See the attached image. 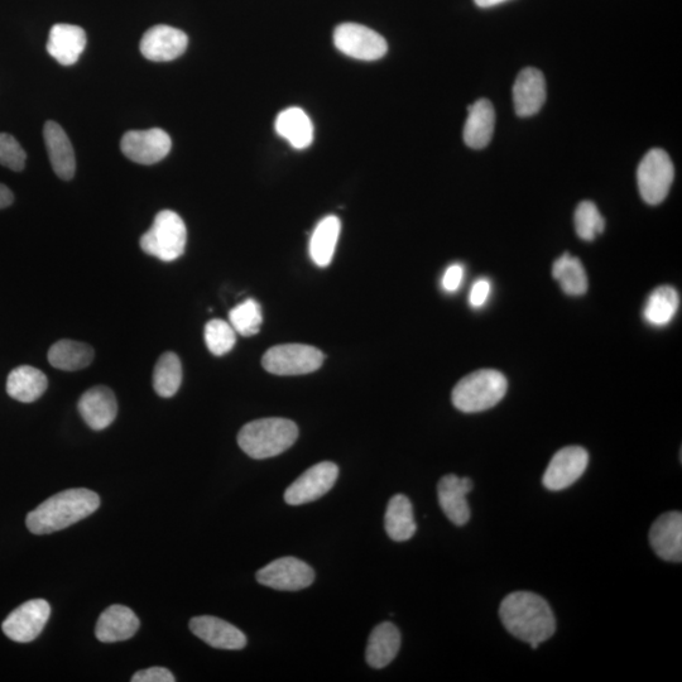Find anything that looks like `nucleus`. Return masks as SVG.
I'll use <instances>...</instances> for the list:
<instances>
[{"label":"nucleus","instance_id":"f257e3e1","mask_svg":"<svg viewBox=\"0 0 682 682\" xmlns=\"http://www.w3.org/2000/svg\"><path fill=\"white\" fill-rule=\"evenodd\" d=\"M499 617L507 631L518 640L530 643L532 650L550 640L556 631L555 616L549 603L533 593L509 594L499 608Z\"/></svg>","mask_w":682,"mask_h":682},{"label":"nucleus","instance_id":"f03ea898","mask_svg":"<svg viewBox=\"0 0 682 682\" xmlns=\"http://www.w3.org/2000/svg\"><path fill=\"white\" fill-rule=\"evenodd\" d=\"M99 507L100 498L95 492L85 488L67 489L28 513L26 525L33 535H50L85 520Z\"/></svg>","mask_w":682,"mask_h":682},{"label":"nucleus","instance_id":"7ed1b4c3","mask_svg":"<svg viewBox=\"0 0 682 682\" xmlns=\"http://www.w3.org/2000/svg\"><path fill=\"white\" fill-rule=\"evenodd\" d=\"M297 437L299 427L294 421L271 417L244 425L238 434V445L252 459L263 460L285 453Z\"/></svg>","mask_w":682,"mask_h":682},{"label":"nucleus","instance_id":"20e7f679","mask_svg":"<svg viewBox=\"0 0 682 682\" xmlns=\"http://www.w3.org/2000/svg\"><path fill=\"white\" fill-rule=\"evenodd\" d=\"M508 383L501 372L482 369L456 384L451 400L459 411L477 413L489 410L506 396Z\"/></svg>","mask_w":682,"mask_h":682},{"label":"nucleus","instance_id":"39448f33","mask_svg":"<svg viewBox=\"0 0 682 682\" xmlns=\"http://www.w3.org/2000/svg\"><path fill=\"white\" fill-rule=\"evenodd\" d=\"M186 242L187 229L184 220L175 211L162 210L139 243L148 256L163 262H174L184 254Z\"/></svg>","mask_w":682,"mask_h":682},{"label":"nucleus","instance_id":"423d86ee","mask_svg":"<svg viewBox=\"0 0 682 682\" xmlns=\"http://www.w3.org/2000/svg\"><path fill=\"white\" fill-rule=\"evenodd\" d=\"M324 360V353L311 345L283 344L267 350L262 364L276 376H302L318 371Z\"/></svg>","mask_w":682,"mask_h":682},{"label":"nucleus","instance_id":"0eeeda50","mask_svg":"<svg viewBox=\"0 0 682 682\" xmlns=\"http://www.w3.org/2000/svg\"><path fill=\"white\" fill-rule=\"evenodd\" d=\"M674 175V165L664 150L655 148L648 152L637 171L642 199L650 205L661 204L669 195Z\"/></svg>","mask_w":682,"mask_h":682},{"label":"nucleus","instance_id":"6e6552de","mask_svg":"<svg viewBox=\"0 0 682 682\" xmlns=\"http://www.w3.org/2000/svg\"><path fill=\"white\" fill-rule=\"evenodd\" d=\"M334 43L344 55L362 61L382 59L388 51L387 41L379 33L357 23L339 24Z\"/></svg>","mask_w":682,"mask_h":682},{"label":"nucleus","instance_id":"1a4fd4ad","mask_svg":"<svg viewBox=\"0 0 682 682\" xmlns=\"http://www.w3.org/2000/svg\"><path fill=\"white\" fill-rule=\"evenodd\" d=\"M314 580L315 571L311 566L292 556L272 561L257 573L259 584L281 592H299L310 587Z\"/></svg>","mask_w":682,"mask_h":682},{"label":"nucleus","instance_id":"9d476101","mask_svg":"<svg viewBox=\"0 0 682 682\" xmlns=\"http://www.w3.org/2000/svg\"><path fill=\"white\" fill-rule=\"evenodd\" d=\"M338 477V465L331 461L316 464L286 489L285 502L290 506H301L318 501L333 489Z\"/></svg>","mask_w":682,"mask_h":682},{"label":"nucleus","instance_id":"9b49d317","mask_svg":"<svg viewBox=\"0 0 682 682\" xmlns=\"http://www.w3.org/2000/svg\"><path fill=\"white\" fill-rule=\"evenodd\" d=\"M51 616V607L45 599H33L14 609L2 624L4 635L18 643L35 641L41 635Z\"/></svg>","mask_w":682,"mask_h":682},{"label":"nucleus","instance_id":"f8f14e48","mask_svg":"<svg viewBox=\"0 0 682 682\" xmlns=\"http://www.w3.org/2000/svg\"><path fill=\"white\" fill-rule=\"evenodd\" d=\"M171 147V137L160 128L128 132L120 142L123 155L128 160L147 166L162 161L170 153Z\"/></svg>","mask_w":682,"mask_h":682},{"label":"nucleus","instance_id":"ddd939ff","mask_svg":"<svg viewBox=\"0 0 682 682\" xmlns=\"http://www.w3.org/2000/svg\"><path fill=\"white\" fill-rule=\"evenodd\" d=\"M588 464V451L580 446H568L557 451L544 475L545 488L554 492L569 488L585 473Z\"/></svg>","mask_w":682,"mask_h":682},{"label":"nucleus","instance_id":"4468645a","mask_svg":"<svg viewBox=\"0 0 682 682\" xmlns=\"http://www.w3.org/2000/svg\"><path fill=\"white\" fill-rule=\"evenodd\" d=\"M187 45L189 37L185 32L166 24H157L144 33L139 48L147 60L167 62L184 55Z\"/></svg>","mask_w":682,"mask_h":682},{"label":"nucleus","instance_id":"2eb2a0df","mask_svg":"<svg viewBox=\"0 0 682 682\" xmlns=\"http://www.w3.org/2000/svg\"><path fill=\"white\" fill-rule=\"evenodd\" d=\"M474 483L470 478H459L448 474L441 478L437 485V496L445 516L456 526L467 525L470 520V508L467 496L473 491Z\"/></svg>","mask_w":682,"mask_h":682},{"label":"nucleus","instance_id":"dca6fc26","mask_svg":"<svg viewBox=\"0 0 682 682\" xmlns=\"http://www.w3.org/2000/svg\"><path fill=\"white\" fill-rule=\"evenodd\" d=\"M191 632L201 641L219 650L237 651L247 646V637L240 629L223 619L201 616L190 621Z\"/></svg>","mask_w":682,"mask_h":682},{"label":"nucleus","instance_id":"f3484780","mask_svg":"<svg viewBox=\"0 0 682 682\" xmlns=\"http://www.w3.org/2000/svg\"><path fill=\"white\" fill-rule=\"evenodd\" d=\"M78 408L91 430L107 429L117 419V398L112 389L105 386H96L86 391L80 398Z\"/></svg>","mask_w":682,"mask_h":682},{"label":"nucleus","instance_id":"a211bd4d","mask_svg":"<svg viewBox=\"0 0 682 682\" xmlns=\"http://www.w3.org/2000/svg\"><path fill=\"white\" fill-rule=\"evenodd\" d=\"M650 542L653 551L662 560L671 563L682 561V515L680 512H669L657 518L650 531Z\"/></svg>","mask_w":682,"mask_h":682},{"label":"nucleus","instance_id":"6ab92c4d","mask_svg":"<svg viewBox=\"0 0 682 682\" xmlns=\"http://www.w3.org/2000/svg\"><path fill=\"white\" fill-rule=\"evenodd\" d=\"M546 100V83L542 72L527 67L522 70L513 86V103L520 117H532L540 112Z\"/></svg>","mask_w":682,"mask_h":682},{"label":"nucleus","instance_id":"aec40b11","mask_svg":"<svg viewBox=\"0 0 682 682\" xmlns=\"http://www.w3.org/2000/svg\"><path fill=\"white\" fill-rule=\"evenodd\" d=\"M139 626L141 623L131 608L115 604L105 609L99 617L95 636L103 643L127 641L136 635Z\"/></svg>","mask_w":682,"mask_h":682},{"label":"nucleus","instance_id":"412c9836","mask_svg":"<svg viewBox=\"0 0 682 682\" xmlns=\"http://www.w3.org/2000/svg\"><path fill=\"white\" fill-rule=\"evenodd\" d=\"M86 33L74 24L59 23L51 28L47 52L59 64L71 66L79 61L86 47Z\"/></svg>","mask_w":682,"mask_h":682},{"label":"nucleus","instance_id":"4be33fe9","mask_svg":"<svg viewBox=\"0 0 682 682\" xmlns=\"http://www.w3.org/2000/svg\"><path fill=\"white\" fill-rule=\"evenodd\" d=\"M48 157L55 174L61 180L69 181L74 177L76 158L69 137L59 123L47 122L43 128Z\"/></svg>","mask_w":682,"mask_h":682},{"label":"nucleus","instance_id":"5701e85b","mask_svg":"<svg viewBox=\"0 0 682 682\" xmlns=\"http://www.w3.org/2000/svg\"><path fill=\"white\" fill-rule=\"evenodd\" d=\"M464 127V142L473 150H482L492 141L496 113L491 102L480 99L470 105Z\"/></svg>","mask_w":682,"mask_h":682},{"label":"nucleus","instance_id":"b1692460","mask_svg":"<svg viewBox=\"0 0 682 682\" xmlns=\"http://www.w3.org/2000/svg\"><path fill=\"white\" fill-rule=\"evenodd\" d=\"M401 647V633L395 624L384 622L369 637L365 660L374 669H383L396 659Z\"/></svg>","mask_w":682,"mask_h":682},{"label":"nucleus","instance_id":"393cba45","mask_svg":"<svg viewBox=\"0 0 682 682\" xmlns=\"http://www.w3.org/2000/svg\"><path fill=\"white\" fill-rule=\"evenodd\" d=\"M47 387L45 374L30 365L13 369L7 379L8 395L22 403L36 402L46 392Z\"/></svg>","mask_w":682,"mask_h":682},{"label":"nucleus","instance_id":"a878e982","mask_svg":"<svg viewBox=\"0 0 682 682\" xmlns=\"http://www.w3.org/2000/svg\"><path fill=\"white\" fill-rule=\"evenodd\" d=\"M276 132L296 150H305L314 141V126L304 110L288 108L276 119Z\"/></svg>","mask_w":682,"mask_h":682},{"label":"nucleus","instance_id":"bb28decb","mask_svg":"<svg viewBox=\"0 0 682 682\" xmlns=\"http://www.w3.org/2000/svg\"><path fill=\"white\" fill-rule=\"evenodd\" d=\"M384 528L389 539L396 542L407 541L415 536L417 526L410 499L403 494L391 498L384 516Z\"/></svg>","mask_w":682,"mask_h":682},{"label":"nucleus","instance_id":"cd10ccee","mask_svg":"<svg viewBox=\"0 0 682 682\" xmlns=\"http://www.w3.org/2000/svg\"><path fill=\"white\" fill-rule=\"evenodd\" d=\"M341 224L338 216L329 215L316 225L310 239V257L319 267H328L333 261Z\"/></svg>","mask_w":682,"mask_h":682},{"label":"nucleus","instance_id":"c85d7f7f","mask_svg":"<svg viewBox=\"0 0 682 682\" xmlns=\"http://www.w3.org/2000/svg\"><path fill=\"white\" fill-rule=\"evenodd\" d=\"M94 349L74 340H60L48 352V362L60 371L76 372L89 367L94 360Z\"/></svg>","mask_w":682,"mask_h":682},{"label":"nucleus","instance_id":"c756f323","mask_svg":"<svg viewBox=\"0 0 682 682\" xmlns=\"http://www.w3.org/2000/svg\"><path fill=\"white\" fill-rule=\"evenodd\" d=\"M552 276L559 281L566 295L581 296L588 291V277L580 259L569 253L557 258L552 267Z\"/></svg>","mask_w":682,"mask_h":682},{"label":"nucleus","instance_id":"7c9ffc66","mask_svg":"<svg viewBox=\"0 0 682 682\" xmlns=\"http://www.w3.org/2000/svg\"><path fill=\"white\" fill-rule=\"evenodd\" d=\"M680 300L675 288L661 286L652 292L645 307L647 323L655 326H665L675 318Z\"/></svg>","mask_w":682,"mask_h":682},{"label":"nucleus","instance_id":"2f4dec72","mask_svg":"<svg viewBox=\"0 0 682 682\" xmlns=\"http://www.w3.org/2000/svg\"><path fill=\"white\" fill-rule=\"evenodd\" d=\"M182 364L175 353L161 355L153 372V388L158 396L170 398L175 396L181 387Z\"/></svg>","mask_w":682,"mask_h":682},{"label":"nucleus","instance_id":"473e14b6","mask_svg":"<svg viewBox=\"0 0 682 682\" xmlns=\"http://www.w3.org/2000/svg\"><path fill=\"white\" fill-rule=\"evenodd\" d=\"M229 321L235 333L246 336V338L256 335L259 333L263 321L262 307L256 300L243 301L242 304L230 310Z\"/></svg>","mask_w":682,"mask_h":682},{"label":"nucleus","instance_id":"72a5a7b5","mask_svg":"<svg viewBox=\"0 0 682 682\" xmlns=\"http://www.w3.org/2000/svg\"><path fill=\"white\" fill-rule=\"evenodd\" d=\"M575 229L581 239L589 242L604 232V218L592 201H583L576 208Z\"/></svg>","mask_w":682,"mask_h":682},{"label":"nucleus","instance_id":"f704fd0d","mask_svg":"<svg viewBox=\"0 0 682 682\" xmlns=\"http://www.w3.org/2000/svg\"><path fill=\"white\" fill-rule=\"evenodd\" d=\"M237 336L233 326L227 321L214 319L210 320L205 326L206 347L214 355H224L234 348Z\"/></svg>","mask_w":682,"mask_h":682},{"label":"nucleus","instance_id":"c9c22d12","mask_svg":"<svg viewBox=\"0 0 682 682\" xmlns=\"http://www.w3.org/2000/svg\"><path fill=\"white\" fill-rule=\"evenodd\" d=\"M26 152L11 134L0 133V165L12 171H22L26 165Z\"/></svg>","mask_w":682,"mask_h":682},{"label":"nucleus","instance_id":"e433bc0d","mask_svg":"<svg viewBox=\"0 0 682 682\" xmlns=\"http://www.w3.org/2000/svg\"><path fill=\"white\" fill-rule=\"evenodd\" d=\"M175 676L165 667H151V669L138 671L132 677V682H175Z\"/></svg>","mask_w":682,"mask_h":682},{"label":"nucleus","instance_id":"4c0bfd02","mask_svg":"<svg viewBox=\"0 0 682 682\" xmlns=\"http://www.w3.org/2000/svg\"><path fill=\"white\" fill-rule=\"evenodd\" d=\"M489 294H491V282L484 280V278L475 282L472 291H470V305L482 307L487 302Z\"/></svg>","mask_w":682,"mask_h":682},{"label":"nucleus","instance_id":"58836bf2","mask_svg":"<svg viewBox=\"0 0 682 682\" xmlns=\"http://www.w3.org/2000/svg\"><path fill=\"white\" fill-rule=\"evenodd\" d=\"M464 277V268L461 264H453L446 270L443 277V287L446 292H455L459 290L461 281Z\"/></svg>","mask_w":682,"mask_h":682},{"label":"nucleus","instance_id":"ea45409f","mask_svg":"<svg viewBox=\"0 0 682 682\" xmlns=\"http://www.w3.org/2000/svg\"><path fill=\"white\" fill-rule=\"evenodd\" d=\"M14 201V195L6 185L0 184V209L8 208Z\"/></svg>","mask_w":682,"mask_h":682},{"label":"nucleus","instance_id":"a19ab883","mask_svg":"<svg viewBox=\"0 0 682 682\" xmlns=\"http://www.w3.org/2000/svg\"><path fill=\"white\" fill-rule=\"evenodd\" d=\"M474 2L480 8H491L499 6V4L507 2V0H474Z\"/></svg>","mask_w":682,"mask_h":682}]
</instances>
